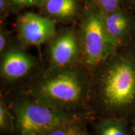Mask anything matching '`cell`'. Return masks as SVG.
Segmentation results:
<instances>
[{
  "instance_id": "obj_1",
  "label": "cell",
  "mask_w": 135,
  "mask_h": 135,
  "mask_svg": "<svg viewBox=\"0 0 135 135\" xmlns=\"http://www.w3.org/2000/svg\"><path fill=\"white\" fill-rule=\"evenodd\" d=\"M99 101L113 112L129 110L135 105V64L128 59L109 66L101 79Z\"/></svg>"
},
{
  "instance_id": "obj_2",
  "label": "cell",
  "mask_w": 135,
  "mask_h": 135,
  "mask_svg": "<svg viewBox=\"0 0 135 135\" xmlns=\"http://www.w3.org/2000/svg\"><path fill=\"white\" fill-rule=\"evenodd\" d=\"M12 111L15 135H45L62 123L78 117L31 97L16 101Z\"/></svg>"
},
{
  "instance_id": "obj_3",
  "label": "cell",
  "mask_w": 135,
  "mask_h": 135,
  "mask_svg": "<svg viewBox=\"0 0 135 135\" xmlns=\"http://www.w3.org/2000/svg\"><path fill=\"white\" fill-rule=\"evenodd\" d=\"M83 82L74 73L65 71L43 80L31 91L30 97L56 108L71 112L88 100Z\"/></svg>"
},
{
  "instance_id": "obj_4",
  "label": "cell",
  "mask_w": 135,
  "mask_h": 135,
  "mask_svg": "<svg viewBox=\"0 0 135 135\" xmlns=\"http://www.w3.org/2000/svg\"><path fill=\"white\" fill-rule=\"evenodd\" d=\"M114 43L106 33L103 21L97 15H91L83 28V54L86 64L90 67L98 65L111 53Z\"/></svg>"
},
{
  "instance_id": "obj_5",
  "label": "cell",
  "mask_w": 135,
  "mask_h": 135,
  "mask_svg": "<svg viewBox=\"0 0 135 135\" xmlns=\"http://www.w3.org/2000/svg\"><path fill=\"white\" fill-rule=\"evenodd\" d=\"M18 25L21 39L30 45H40L50 40L55 33V22L32 13L20 16Z\"/></svg>"
},
{
  "instance_id": "obj_6",
  "label": "cell",
  "mask_w": 135,
  "mask_h": 135,
  "mask_svg": "<svg viewBox=\"0 0 135 135\" xmlns=\"http://www.w3.org/2000/svg\"><path fill=\"white\" fill-rule=\"evenodd\" d=\"M79 47L73 33H67L54 42L50 49L52 63L57 67L68 65L76 59Z\"/></svg>"
},
{
  "instance_id": "obj_7",
  "label": "cell",
  "mask_w": 135,
  "mask_h": 135,
  "mask_svg": "<svg viewBox=\"0 0 135 135\" xmlns=\"http://www.w3.org/2000/svg\"><path fill=\"white\" fill-rule=\"evenodd\" d=\"M33 66V61L26 54L19 51H10L3 60L1 72L8 80H18L27 75Z\"/></svg>"
},
{
  "instance_id": "obj_8",
  "label": "cell",
  "mask_w": 135,
  "mask_h": 135,
  "mask_svg": "<svg viewBox=\"0 0 135 135\" xmlns=\"http://www.w3.org/2000/svg\"><path fill=\"white\" fill-rule=\"evenodd\" d=\"M104 26L108 35L113 41L114 39L122 36L128 26L127 18L121 13H113L103 21Z\"/></svg>"
},
{
  "instance_id": "obj_9",
  "label": "cell",
  "mask_w": 135,
  "mask_h": 135,
  "mask_svg": "<svg viewBox=\"0 0 135 135\" xmlns=\"http://www.w3.org/2000/svg\"><path fill=\"white\" fill-rule=\"evenodd\" d=\"M96 135H128L125 121L118 118L103 119L98 124Z\"/></svg>"
},
{
  "instance_id": "obj_10",
  "label": "cell",
  "mask_w": 135,
  "mask_h": 135,
  "mask_svg": "<svg viewBox=\"0 0 135 135\" xmlns=\"http://www.w3.org/2000/svg\"><path fill=\"white\" fill-rule=\"evenodd\" d=\"M46 8L53 16L68 18L75 14L76 4L75 0H47Z\"/></svg>"
},
{
  "instance_id": "obj_11",
  "label": "cell",
  "mask_w": 135,
  "mask_h": 135,
  "mask_svg": "<svg viewBox=\"0 0 135 135\" xmlns=\"http://www.w3.org/2000/svg\"><path fill=\"white\" fill-rule=\"evenodd\" d=\"M45 135H89L79 117L62 123Z\"/></svg>"
},
{
  "instance_id": "obj_12",
  "label": "cell",
  "mask_w": 135,
  "mask_h": 135,
  "mask_svg": "<svg viewBox=\"0 0 135 135\" xmlns=\"http://www.w3.org/2000/svg\"><path fill=\"white\" fill-rule=\"evenodd\" d=\"M0 129L1 133L6 134L15 132L14 115L2 98L0 101Z\"/></svg>"
},
{
  "instance_id": "obj_13",
  "label": "cell",
  "mask_w": 135,
  "mask_h": 135,
  "mask_svg": "<svg viewBox=\"0 0 135 135\" xmlns=\"http://www.w3.org/2000/svg\"><path fill=\"white\" fill-rule=\"evenodd\" d=\"M101 6L106 12H113L119 4V0H99Z\"/></svg>"
},
{
  "instance_id": "obj_14",
  "label": "cell",
  "mask_w": 135,
  "mask_h": 135,
  "mask_svg": "<svg viewBox=\"0 0 135 135\" xmlns=\"http://www.w3.org/2000/svg\"><path fill=\"white\" fill-rule=\"evenodd\" d=\"M15 3L22 4H31L35 2L36 0H13Z\"/></svg>"
},
{
  "instance_id": "obj_15",
  "label": "cell",
  "mask_w": 135,
  "mask_h": 135,
  "mask_svg": "<svg viewBox=\"0 0 135 135\" xmlns=\"http://www.w3.org/2000/svg\"><path fill=\"white\" fill-rule=\"evenodd\" d=\"M5 46V39L2 34L0 36V51H2Z\"/></svg>"
},
{
  "instance_id": "obj_16",
  "label": "cell",
  "mask_w": 135,
  "mask_h": 135,
  "mask_svg": "<svg viewBox=\"0 0 135 135\" xmlns=\"http://www.w3.org/2000/svg\"><path fill=\"white\" fill-rule=\"evenodd\" d=\"M0 7H1V9H2V8H4V1H3V0H0Z\"/></svg>"
},
{
  "instance_id": "obj_17",
  "label": "cell",
  "mask_w": 135,
  "mask_h": 135,
  "mask_svg": "<svg viewBox=\"0 0 135 135\" xmlns=\"http://www.w3.org/2000/svg\"><path fill=\"white\" fill-rule=\"evenodd\" d=\"M133 132H134V134L135 135V125L134 126V127H133Z\"/></svg>"
}]
</instances>
